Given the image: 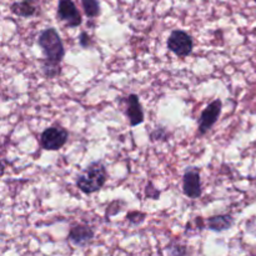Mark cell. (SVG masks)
Returning <instances> with one entry per match:
<instances>
[{
	"instance_id": "1",
	"label": "cell",
	"mask_w": 256,
	"mask_h": 256,
	"mask_svg": "<svg viewBox=\"0 0 256 256\" xmlns=\"http://www.w3.org/2000/svg\"><path fill=\"white\" fill-rule=\"evenodd\" d=\"M38 45L42 52L40 60L42 74L46 79H55L62 72V62L65 56V48L55 28H46L38 36Z\"/></svg>"
},
{
	"instance_id": "2",
	"label": "cell",
	"mask_w": 256,
	"mask_h": 256,
	"mask_svg": "<svg viewBox=\"0 0 256 256\" xmlns=\"http://www.w3.org/2000/svg\"><path fill=\"white\" fill-rule=\"evenodd\" d=\"M108 180V170L102 162H92L75 179L76 188L84 194L90 195L100 192Z\"/></svg>"
},
{
	"instance_id": "3",
	"label": "cell",
	"mask_w": 256,
	"mask_h": 256,
	"mask_svg": "<svg viewBox=\"0 0 256 256\" xmlns=\"http://www.w3.org/2000/svg\"><path fill=\"white\" fill-rule=\"evenodd\" d=\"M69 140V132L62 126H49L40 134L39 144L46 152H58Z\"/></svg>"
},
{
	"instance_id": "4",
	"label": "cell",
	"mask_w": 256,
	"mask_h": 256,
	"mask_svg": "<svg viewBox=\"0 0 256 256\" xmlns=\"http://www.w3.org/2000/svg\"><path fill=\"white\" fill-rule=\"evenodd\" d=\"M166 46L176 56L184 59L194 50V39L184 30H172L166 40Z\"/></svg>"
},
{
	"instance_id": "5",
	"label": "cell",
	"mask_w": 256,
	"mask_h": 256,
	"mask_svg": "<svg viewBox=\"0 0 256 256\" xmlns=\"http://www.w3.org/2000/svg\"><path fill=\"white\" fill-rule=\"evenodd\" d=\"M222 102L220 99H215L212 102H209L206 108L202 110L199 120H198V132H199L200 136L206 135L212 129V126L216 124L220 115H222Z\"/></svg>"
},
{
	"instance_id": "6",
	"label": "cell",
	"mask_w": 256,
	"mask_h": 256,
	"mask_svg": "<svg viewBox=\"0 0 256 256\" xmlns=\"http://www.w3.org/2000/svg\"><path fill=\"white\" fill-rule=\"evenodd\" d=\"M56 18L59 22H64L66 28H78L82 25V16L72 0H59L56 6Z\"/></svg>"
},
{
	"instance_id": "7",
	"label": "cell",
	"mask_w": 256,
	"mask_h": 256,
	"mask_svg": "<svg viewBox=\"0 0 256 256\" xmlns=\"http://www.w3.org/2000/svg\"><path fill=\"white\" fill-rule=\"evenodd\" d=\"M182 192L189 199H199L202 195V184L199 168H186L182 175Z\"/></svg>"
},
{
	"instance_id": "8",
	"label": "cell",
	"mask_w": 256,
	"mask_h": 256,
	"mask_svg": "<svg viewBox=\"0 0 256 256\" xmlns=\"http://www.w3.org/2000/svg\"><path fill=\"white\" fill-rule=\"evenodd\" d=\"M126 102V108H125V115L129 122V125L132 128L138 126V125L142 124L145 120L144 109L140 102L139 95L136 94H130L125 99Z\"/></svg>"
},
{
	"instance_id": "9",
	"label": "cell",
	"mask_w": 256,
	"mask_h": 256,
	"mask_svg": "<svg viewBox=\"0 0 256 256\" xmlns=\"http://www.w3.org/2000/svg\"><path fill=\"white\" fill-rule=\"evenodd\" d=\"M95 232L92 226L86 224H76L69 230L68 240L74 246L85 248L94 240Z\"/></svg>"
},
{
	"instance_id": "10",
	"label": "cell",
	"mask_w": 256,
	"mask_h": 256,
	"mask_svg": "<svg viewBox=\"0 0 256 256\" xmlns=\"http://www.w3.org/2000/svg\"><path fill=\"white\" fill-rule=\"evenodd\" d=\"M10 12L20 18H32L39 12L38 0H16L10 5Z\"/></svg>"
},
{
	"instance_id": "11",
	"label": "cell",
	"mask_w": 256,
	"mask_h": 256,
	"mask_svg": "<svg viewBox=\"0 0 256 256\" xmlns=\"http://www.w3.org/2000/svg\"><path fill=\"white\" fill-rule=\"evenodd\" d=\"M235 224V219L230 214H220L210 216L206 220V228L210 232H224L232 229Z\"/></svg>"
},
{
	"instance_id": "12",
	"label": "cell",
	"mask_w": 256,
	"mask_h": 256,
	"mask_svg": "<svg viewBox=\"0 0 256 256\" xmlns=\"http://www.w3.org/2000/svg\"><path fill=\"white\" fill-rule=\"evenodd\" d=\"M82 2V10L84 14L86 15L89 19H95L102 12V8H100L99 0H80Z\"/></svg>"
},
{
	"instance_id": "13",
	"label": "cell",
	"mask_w": 256,
	"mask_h": 256,
	"mask_svg": "<svg viewBox=\"0 0 256 256\" xmlns=\"http://www.w3.org/2000/svg\"><path fill=\"white\" fill-rule=\"evenodd\" d=\"M125 219H126L132 225L138 226V225H140L142 222H144V220L146 219V214L142 212H139V210H134V212H128Z\"/></svg>"
},
{
	"instance_id": "14",
	"label": "cell",
	"mask_w": 256,
	"mask_h": 256,
	"mask_svg": "<svg viewBox=\"0 0 256 256\" xmlns=\"http://www.w3.org/2000/svg\"><path fill=\"white\" fill-rule=\"evenodd\" d=\"M149 138L152 142H160V140H166L168 138H169V132H168L166 128L158 126V128H155V129L152 130Z\"/></svg>"
},
{
	"instance_id": "15",
	"label": "cell",
	"mask_w": 256,
	"mask_h": 256,
	"mask_svg": "<svg viewBox=\"0 0 256 256\" xmlns=\"http://www.w3.org/2000/svg\"><path fill=\"white\" fill-rule=\"evenodd\" d=\"M144 194L146 199L158 200L160 198V195H162V192H160L159 189L155 188V185L152 184V182H148L146 186H145L144 189Z\"/></svg>"
},
{
	"instance_id": "16",
	"label": "cell",
	"mask_w": 256,
	"mask_h": 256,
	"mask_svg": "<svg viewBox=\"0 0 256 256\" xmlns=\"http://www.w3.org/2000/svg\"><path fill=\"white\" fill-rule=\"evenodd\" d=\"M169 256H186L188 249L182 244H172L168 246Z\"/></svg>"
},
{
	"instance_id": "17",
	"label": "cell",
	"mask_w": 256,
	"mask_h": 256,
	"mask_svg": "<svg viewBox=\"0 0 256 256\" xmlns=\"http://www.w3.org/2000/svg\"><path fill=\"white\" fill-rule=\"evenodd\" d=\"M92 42L90 35L88 34L86 32H82L79 35V45L82 48V49H89L92 46Z\"/></svg>"
},
{
	"instance_id": "18",
	"label": "cell",
	"mask_w": 256,
	"mask_h": 256,
	"mask_svg": "<svg viewBox=\"0 0 256 256\" xmlns=\"http://www.w3.org/2000/svg\"><path fill=\"white\" fill-rule=\"evenodd\" d=\"M254 2H256V0H254Z\"/></svg>"
},
{
	"instance_id": "19",
	"label": "cell",
	"mask_w": 256,
	"mask_h": 256,
	"mask_svg": "<svg viewBox=\"0 0 256 256\" xmlns=\"http://www.w3.org/2000/svg\"><path fill=\"white\" fill-rule=\"evenodd\" d=\"M255 256H256V255H255Z\"/></svg>"
}]
</instances>
